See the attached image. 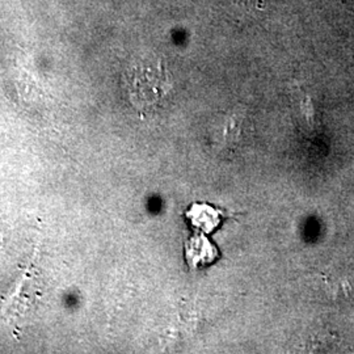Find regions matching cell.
Returning a JSON list of instances; mask_svg holds the SVG:
<instances>
[{"mask_svg":"<svg viewBox=\"0 0 354 354\" xmlns=\"http://www.w3.org/2000/svg\"><path fill=\"white\" fill-rule=\"evenodd\" d=\"M188 215L193 226L203 230L205 232H212L221 222L219 213L206 205H194Z\"/></svg>","mask_w":354,"mask_h":354,"instance_id":"cell-3","label":"cell"},{"mask_svg":"<svg viewBox=\"0 0 354 354\" xmlns=\"http://www.w3.org/2000/svg\"><path fill=\"white\" fill-rule=\"evenodd\" d=\"M168 92V77L159 64H146L134 68L131 93L137 102L152 104Z\"/></svg>","mask_w":354,"mask_h":354,"instance_id":"cell-1","label":"cell"},{"mask_svg":"<svg viewBox=\"0 0 354 354\" xmlns=\"http://www.w3.org/2000/svg\"><path fill=\"white\" fill-rule=\"evenodd\" d=\"M187 257L192 266L209 264L214 260V248L205 238H193L187 244Z\"/></svg>","mask_w":354,"mask_h":354,"instance_id":"cell-2","label":"cell"}]
</instances>
